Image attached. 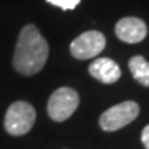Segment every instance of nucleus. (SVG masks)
Wrapping results in <instances>:
<instances>
[{
    "label": "nucleus",
    "instance_id": "nucleus-1",
    "mask_svg": "<svg viewBox=\"0 0 149 149\" xmlns=\"http://www.w3.org/2000/svg\"><path fill=\"white\" fill-rule=\"evenodd\" d=\"M48 43L36 25L28 24L21 29L14 50L13 66L22 76H32L44 68L48 58Z\"/></svg>",
    "mask_w": 149,
    "mask_h": 149
},
{
    "label": "nucleus",
    "instance_id": "nucleus-2",
    "mask_svg": "<svg viewBox=\"0 0 149 149\" xmlns=\"http://www.w3.org/2000/svg\"><path fill=\"white\" fill-rule=\"evenodd\" d=\"M36 120L35 108L26 101H17L11 104L4 116V128L6 131L14 135H25L31 131Z\"/></svg>",
    "mask_w": 149,
    "mask_h": 149
},
{
    "label": "nucleus",
    "instance_id": "nucleus-3",
    "mask_svg": "<svg viewBox=\"0 0 149 149\" xmlns=\"http://www.w3.org/2000/svg\"><path fill=\"white\" fill-rule=\"evenodd\" d=\"M79 94L70 87H59L50 95L47 102V113L54 122H65L79 107Z\"/></svg>",
    "mask_w": 149,
    "mask_h": 149
},
{
    "label": "nucleus",
    "instance_id": "nucleus-4",
    "mask_svg": "<svg viewBox=\"0 0 149 149\" xmlns=\"http://www.w3.org/2000/svg\"><path fill=\"white\" fill-rule=\"evenodd\" d=\"M139 115V105L134 101L120 102L100 116V127L104 131H116L134 122Z\"/></svg>",
    "mask_w": 149,
    "mask_h": 149
},
{
    "label": "nucleus",
    "instance_id": "nucleus-5",
    "mask_svg": "<svg viewBox=\"0 0 149 149\" xmlns=\"http://www.w3.org/2000/svg\"><path fill=\"white\" fill-rule=\"evenodd\" d=\"M107 46V39L100 31H87L70 43V54L76 59H90L97 57Z\"/></svg>",
    "mask_w": 149,
    "mask_h": 149
},
{
    "label": "nucleus",
    "instance_id": "nucleus-6",
    "mask_svg": "<svg viewBox=\"0 0 149 149\" xmlns=\"http://www.w3.org/2000/svg\"><path fill=\"white\" fill-rule=\"evenodd\" d=\"M116 36L124 43L135 44L142 42L148 35V26L141 18L137 17H124L119 19L115 26Z\"/></svg>",
    "mask_w": 149,
    "mask_h": 149
},
{
    "label": "nucleus",
    "instance_id": "nucleus-7",
    "mask_svg": "<svg viewBox=\"0 0 149 149\" xmlns=\"http://www.w3.org/2000/svg\"><path fill=\"white\" fill-rule=\"evenodd\" d=\"M88 73L104 84H113L122 76L119 65L111 58H97L88 66Z\"/></svg>",
    "mask_w": 149,
    "mask_h": 149
},
{
    "label": "nucleus",
    "instance_id": "nucleus-8",
    "mask_svg": "<svg viewBox=\"0 0 149 149\" xmlns=\"http://www.w3.org/2000/svg\"><path fill=\"white\" fill-rule=\"evenodd\" d=\"M128 68L133 77L139 84L149 87V62L142 55H134L128 61Z\"/></svg>",
    "mask_w": 149,
    "mask_h": 149
},
{
    "label": "nucleus",
    "instance_id": "nucleus-9",
    "mask_svg": "<svg viewBox=\"0 0 149 149\" xmlns=\"http://www.w3.org/2000/svg\"><path fill=\"white\" fill-rule=\"evenodd\" d=\"M47 3L55 6V7H59L64 11L66 10H73L77 7V4L80 3V0H46Z\"/></svg>",
    "mask_w": 149,
    "mask_h": 149
},
{
    "label": "nucleus",
    "instance_id": "nucleus-10",
    "mask_svg": "<svg viewBox=\"0 0 149 149\" xmlns=\"http://www.w3.org/2000/svg\"><path fill=\"white\" fill-rule=\"evenodd\" d=\"M141 139H142V144L146 149H149V124L142 130V134H141Z\"/></svg>",
    "mask_w": 149,
    "mask_h": 149
}]
</instances>
